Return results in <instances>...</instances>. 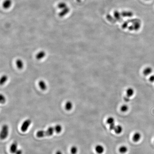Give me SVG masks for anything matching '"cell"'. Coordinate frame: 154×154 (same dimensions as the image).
Returning a JSON list of instances; mask_svg holds the SVG:
<instances>
[{
	"label": "cell",
	"mask_w": 154,
	"mask_h": 154,
	"mask_svg": "<svg viewBox=\"0 0 154 154\" xmlns=\"http://www.w3.org/2000/svg\"><path fill=\"white\" fill-rule=\"evenodd\" d=\"M39 86L42 90H45L47 89V85L43 80H40L39 82Z\"/></svg>",
	"instance_id": "7c38bea8"
},
{
	"label": "cell",
	"mask_w": 154,
	"mask_h": 154,
	"mask_svg": "<svg viewBox=\"0 0 154 154\" xmlns=\"http://www.w3.org/2000/svg\"></svg>",
	"instance_id": "83f0119b"
},
{
	"label": "cell",
	"mask_w": 154,
	"mask_h": 154,
	"mask_svg": "<svg viewBox=\"0 0 154 154\" xmlns=\"http://www.w3.org/2000/svg\"><path fill=\"white\" fill-rule=\"evenodd\" d=\"M57 6H58V8H59L60 9H61L62 10L64 8L67 7V4L65 3L61 2L59 3Z\"/></svg>",
	"instance_id": "ac0fdd59"
},
{
	"label": "cell",
	"mask_w": 154,
	"mask_h": 154,
	"mask_svg": "<svg viewBox=\"0 0 154 154\" xmlns=\"http://www.w3.org/2000/svg\"><path fill=\"white\" fill-rule=\"evenodd\" d=\"M70 151L72 154H76L78 152V148L76 146H73L71 148Z\"/></svg>",
	"instance_id": "44dd1931"
},
{
	"label": "cell",
	"mask_w": 154,
	"mask_h": 154,
	"mask_svg": "<svg viewBox=\"0 0 154 154\" xmlns=\"http://www.w3.org/2000/svg\"><path fill=\"white\" fill-rule=\"evenodd\" d=\"M56 154H62V152L58 150L56 152Z\"/></svg>",
	"instance_id": "4316f807"
},
{
	"label": "cell",
	"mask_w": 154,
	"mask_h": 154,
	"mask_svg": "<svg viewBox=\"0 0 154 154\" xmlns=\"http://www.w3.org/2000/svg\"><path fill=\"white\" fill-rule=\"evenodd\" d=\"M46 53L44 51H40L36 54L35 57L38 60H40L45 57Z\"/></svg>",
	"instance_id": "5b68a950"
},
{
	"label": "cell",
	"mask_w": 154,
	"mask_h": 154,
	"mask_svg": "<svg viewBox=\"0 0 154 154\" xmlns=\"http://www.w3.org/2000/svg\"><path fill=\"white\" fill-rule=\"evenodd\" d=\"M12 4L11 0H5L3 4V7L5 9H8L11 7Z\"/></svg>",
	"instance_id": "ba28073f"
},
{
	"label": "cell",
	"mask_w": 154,
	"mask_h": 154,
	"mask_svg": "<svg viewBox=\"0 0 154 154\" xmlns=\"http://www.w3.org/2000/svg\"><path fill=\"white\" fill-rule=\"evenodd\" d=\"M153 70L151 67L150 66L146 67L143 70V73L144 75L146 76L151 75L152 73Z\"/></svg>",
	"instance_id": "277c9868"
},
{
	"label": "cell",
	"mask_w": 154,
	"mask_h": 154,
	"mask_svg": "<svg viewBox=\"0 0 154 154\" xmlns=\"http://www.w3.org/2000/svg\"><path fill=\"white\" fill-rule=\"evenodd\" d=\"M107 123L109 125L115 124V119L113 117H109L107 120Z\"/></svg>",
	"instance_id": "d6986e66"
},
{
	"label": "cell",
	"mask_w": 154,
	"mask_h": 154,
	"mask_svg": "<svg viewBox=\"0 0 154 154\" xmlns=\"http://www.w3.org/2000/svg\"><path fill=\"white\" fill-rule=\"evenodd\" d=\"M17 147H18V144L16 142H14L10 147V151L12 153H15L17 151Z\"/></svg>",
	"instance_id": "30bf717a"
},
{
	"label": "cell",
	"mask_w": 154,
	"mask_h": 154,
	"mask_svg": "<svg viewBox=\"0 0 154 154\" xmlns=\"http://www.w3.org/2000/svg\"><path fill=\"white\" fill-rule=\"evenodd\" d=\"M126 93L127 96L129 98H130L134 95L135 91L133 88H128V89L126 90Z\"/></svg>",
	"instance_id": "4fadbf2b"
},
{
	"label": "cell",
	"mask_w": 154,
	"mask_h": 154,
	"mask_svg": "<svg viewBox=\"0 0 154 154\" xmlns=\"http://www.w3.org/2000/svg\"><path fill=\"white\" fill-rule=\"evenodd\" d=\"M62 127L60 125H56L55 126L50 127L46 131H39L37 133V136L39 138H41L45 136H51L54 133H59L62 130Z\"/></svg>",
	"instance_id": "6da1fadb"
},
{
	"label": "cell",
	"mask_w": 154,
	"mask_h": 154,
	"mask_svg": "<svg viewBox=\"0 0 154 154\" xmlns=\"http://www.w3.org/2000/svg\"><path fill=\"white\" fill-rule=\"evenodd\" d=\"M141 138V135L139 132L135 133L133 136V140L135 142H138Z\"/></svg>",
	"instance_id": "9c48e42d"
},
{
	"label": "cell",
	"mask_w": 154,
	"mask_h": 154,
	"mask_svg": "<svg viewBox=\"0 0 154 154\" xmlns=\"http://www.w3.org/2000/svg\"><path fill=\"white\" fill-rule=\"evenodd\" d=\"M72 106H73V105H72V103L70 101H68L66 104L65 107V109L66 110L69 111L72 109Z\"/></svg>",
	"instance_id": "2e32d148"
},
{
	"label": "cell",
	"mask_w": 154,
	"mask_h": 154,
	"mask_svg": "<svg viewBox=\"0 0 154 154\" xmlns=\"http://www.w3.org/2000/svg\"><path fill=\"white\" fill-rule=\"evenodd\" d=\"M9 133V127L7 125H3L0 133V138L1 139H4L7 137Z\"/></svg>",
	"instance_id": "7a4b0ae2"
},
{
	"label": "cell",
	"mask_w": 154,
	"mask_h": 154,
	"mask_svg": "<svg viewBox=\"0 0 154 154\" xmlns=\"http://www.w3.org/2000/svg\"><path fill=\"white\" fill-rule=\"evenodd\" d=\"M130 98L127 96L124 98V101H126V102H128L130 100Z\"/></svg>",
	"instance_id": "d4e9b609"
},
{
	"label": "cell",
	"mask_w": 154,
	"mask_h": 154,
	"mask_svg": "<svg viewBox=\"0 0 154 154\" xmlns=\"http://www.w3.org/2000/svg\"><path fill=\"white\" fill-rule=\"evenodd\" d=\"M128 107L127 105H122L121 107V110L123 112H126L128 111Z\"/></svg>",
	"instance_id": "ffe728a7"
},
{
	"label": "cell",
	"mask_w": 154,
	"mask_h": 154,
	"mask_svg": "<svg viewBox=\"0 0 154 154\" xmlns=\"http://www.w3.org/2000/svg\"><path fill=\"white\" fill-rule=\"evenodd\" d=\"M114 131L116 134H120L123 131V128L121 125H116Z\"/></svg>",
	"instance_id": "5bb4252c"
},
{
	"label": "cell",
	"mask_w": 154,
	"mask_h": 154,
	"mask_svg": "<svg viewBox=\"0 0 154 154\" xmlns=\"http://www.w3.org/2000/svg\"><path fill=\"white\" fill-rule=\"evenodd\" d=\"M128 148L126 146H121L119 148V151L121 154H124L127 152Z\"/></svg>",
	"instance_id": "e0dca14e"
},
{
	"label": "cell",
	"mask_w": 154,
	"mask_h": 154,
	"mask_svg": "<svg viewBox=\"0 0 154 154\" xmlns=\"http://www.w3.org/2000/svg\"><path fill=\"white\" fill-rule=\"evenodd\" d=\"M22 151L20 150H17L15 153L16 154H22Z\"/></svg>",
	"instance_id": "484cf974"
},
{
	"label": "cell",
	"mask_w": 154,
	"mask_h": 154,
	"mask_svg": "<svg viewBox=\"0 0 154 154\" xmlns=\"http://www.w3.org/2000/svg\"><path fill=\"white\" fill-rule=\"evenodd\" d=\"M31 124V121L30 119L26 120L23 122L21 127V130L23 132H25L27 130L30 124Z\"/></svg>",
	"instance_id": "3957f363"
},
{
	"label": "cell",
	"mask_w": 154,
	"mask_h": 154,
	"mask_svg": "<svg viewBox=\"0 0 154 154\" xmlns=\"http://www.w3.org/2000/svg\"><path fill=\"white\" fill-rule=\"evenodd\" d=\"M96 152L98 154H102L104 152V148L101 145L98 144L96 145L95 148Z\"/></svg>",
	"instance_id": "8992f818"
},
{
	"label": "cell",
	"mask_w": 154,
	"mask_h": 154,
	"mask_svg": "<svg viewBox=\"0 0 154 154\" xmlns=\"http://www.w3.org/2000/svg\"><path fill=\"white\" fill-rule=\"evenodd\" d=\"M70 11V9L69 8L67 7L62 9L61 11L59 13V16L61 17H63L64 16L66 15Z\"/></svg>",
	"instance_id": "52a82bcc"
},
{
	"label": "cell",
	"mask_w": 154,
	"mask_h": 154,
	"mask_svg": "<svg viewBox=\"0 0 154 154\" xmlns=\"http://www.w3.org/2000/svg\"><path fill=\"white\" fill-rule=\"evenodd\" d=\"M116 126V125L115 124H115H111V125H109V129H110L111 130H114Z\"/></svg>",
	"instance_id": "cb8c5ba5"
},
{
	"label": "cell",
	"mask_w": 154,
	"mask_h": 154,
	"mask_svg": "<svg viewBox=\"0 0 154 154\" xmlns=\"http://www.w3.org/2000/svg\"><path fill=\"white\" fill-rule=\"evenodd\" d=\"M8 79V77L7 75H4L2 76L0 79V83L1 85H4L7 82Z\"/></svg>",
	"instance_id": "9a60e30c"
},
{
	"label": "cell",
	"mask_w": 154,
	"mask_h": 154,
	"mask_svg": "<svg viewBox=\"0 0 154 154\" xmlns=\"http://www.w3.org/2000/svg\"><path fill=\"white\" fill-rule=\"evenodd\" d=\"M149 80L151 83L154 82V75H150L149 78Z\"/></svg>",
	"instance_id": "603a6c76"
},
{
	"label": "cell",
	"mask_w": 154,
	"mask_h": 154,
	"mask_svg": "<svg viewBox=\"0 0 154 154\" xmlns=\"http://www.w3.org/2000/svg\"><path fill=\"white\" fill-rule=\"evenodd\" d=\"M0 103L1 104H4L6 101V99L5 97L3 95L1 94L0 95Z\"/></svg>",
	"instance_id": "7402d4cb"
},
{
	"label": "cell",
	"mask_w": 154,
	"mask_h": 154,
	"mask_svg": "<svg viewBox=\"0 0 154 154\" xmlns=\"http://www.w3.org/2000/svg\"><path fill=\"white\" fill-rule=\"evenodd\" d=\"M16 64L17 68L19 69H22L24 67V63L20 59H18L16 60Z\"/></svg>",
	"instance_id": "8fae6325"
}]
</instances>
